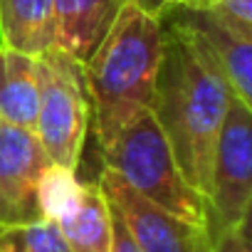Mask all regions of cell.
Masks as SVG:
<instances>
[{
	"mask_svg": "<svg viewBox=\"0 0 252 252\" xmlns=\"http://www.w3.org/2000/svg\"><path fill=\"white\" fill-rule=\"evenodd\" d=\"M161 23V60L151 114L163 131L186 181L205 198L213 151L235 99L220 67L181 30Z\"/></svg>",
	"mask_w": 252,
	"mask_h": 252,
	"instance_id": "cell-1",
	"label": "cell"
},
{
	"mask_svg": "<svg viewBox=\"0 0 252 252\" xmlns=\"http://www.w3.org/2000/svg\"><path fill=\"white\" fill-rule=\"evenodd\" d=\"M158 60V18L134 3H126L101 45L82 64L99 149L106 146L126 124L151 109Z\"/></svg>",
	"mask_w": 252,
	"mask_h": 252,
	"instance_id": "cell-2",
	"label": "cell"
},
{
	"mask_svg": "<svg viewBox=\"0 0 252 252\" xmlns=\"http://www.w3.org/2000/svg\"><path fill=\"white\" fill-rule=\"evenodd\" d=\"M101 161L104 168L114 171L149 203L181 220L208 227L205 198L181 173L151 109L101 146Z\"/></svg>",
	"mask_w": 252,
	"mask_h": 252,
	"instance_id": "cell-3",
	"label": "cell"
},
{
	"mask_svg": "<svg viewBox=\"0 0 252 252\" xmlns=\"http://www.w3.org/2000/svg\"><path fill=\"white\" fill-rule=\"evenodd\" d=\"M40 106L35 136L60 168L77 171L89 129V94L82 64L64 50H50L37 57Z\"/></svg>",
	"mask_w": 252,
	"mask_h": 252,
	"instance_id": "cell-4",
	"label": "cell"
},
{
	"mask_svg": "<svg viewBox=\"0 0 252 252\" xmlns=\"http://www.w3.org/2000/svg\"><path fill=\"white\" fill-rule=\"evenodd\" d=\"M252 203V106L230 101L213 151L205 208L208 230L220 235L250 220Z\"/></svg>",
	"mask_w": 252,
	"mask_h": 252,
	"instance_id": "cell-5",
	"label": "cell"
},
{
	"mask_svg": "<svg viewBox=\"0 0 252 252\" xmlns=\"http://www.w3.org/2000/svg\"><path fill=\"white\" fill-rule=\"evenodd\" d=\"M40 208L45 220L57 222L69 252H111L114 213L96 181L52 166L42 178Z\"/></svg>",
	"mask_w": 252,
	"mask_h": 252,
	"instance_id": "cell-6",
	"label": "cell"
},
{
	"mask_svg": "<svg viewBox=\"0 0 252 252\" xmlns=\"http://www.w3.org/2000/svg\"><path fill=\"white\" fill-rule=\"evenodd\" d=\"M96 183L139 252H213V235L208 227L181 220L149 203L114 171L101 168Z\"/></svg>",
	"mask_w": 252,
	"mask_h": 252,
	"instance_id": "cell-7",
	"label": "cell"
},
{
	"mask_svg": "<svg viewBox=\"0 0 252 252\" xmlns=\"http://www.w3.org/2000/svg\"><path fill=\"white\" fill-rule=\"evenodd\" d=\"M52 166L35 131L0 119V227L45 220L40 188Z\"/></svg>",
	"mask_w": 252,
	"mask_h": 252,
	"instance_id": "cell-8",
	"label": "cell"
},
{
	"mask_svg": "<svg viewBox=\"0 0 252 252\" xmlns=\"http://www.w3.org/2000/svg\"><path fill=\"white\" fill-rule=\"evenodd\" d=\"M158 20L181 30L225 74L235 99L252 106V35L237 30L210 10L171 5Z\"/></svg>",
	"mask_w": 252,
	"mask_h": 252,
	"instance_id": "cell-9",
	"label": "cell"
},
{
	"mask_svg": "<svg viewBox=\"0 0 252 252\" xmlns=\"http://www.w3.org/2000/svg\"><path fill=\"white\" fill-rule=\"evenodd\" d=\"M129 0H55L57 47L84 64Z\"/></svg>",
	"mask_w": 252,
	"mask_h": 252,
	"instance_id": "cell-10",
	"label": "cell"
},
{
	"mask_svg": "<svg viewBox=\"0 0 252 252\" xmlns=\"http://www.w3.org/2000/svg\"><path fill=\"white\" fill-rule=\"evenodd\" d=\"M0 47L30 57L57 50L55 0H0Z\"/></svg>",
	"mask_w": 252,
	"mask_h": 252,
	"instance_id": "cell-11",
	"label": "cell"
},
{
	"mask_svg": "<svg viewBox=\"0 0 252 252\" xmlns=\"http://www.w3.org/2000/svg\"><path fill=\"white\" fill-rule=\"evenodd\" d=\"M40 106L37 57L0 47V119L35 131Z\"/></svg>",
	"mask_w": 252,
	"mask_h": 252,
	"instance_id": "cell-12",
	"label": "cell"
},
{
	"mask_svg": "<svg viewBox=\"0 0 252 252\" xmlns=\"http://www.w3.org/2000/svg\"><path fill=\"white\" fill-rule=\"evenodd\" d=\"M0 252H69L57 222L35 220L0 227Z\"/></svg>",
	"mask_w": 252,
	"mask_h": 252,
	"instance_id": "cell-13",
	"label": "cell"
},
{
	"mask_svg": "<svg viewBox=\"0 0 252 252\" xmlns=\"http://www.w3.org/2000/svg\"><path fill=\"white\" fill-rule=\"evenodd\" d=\"M203 10H210L237 30L252 35V0H208Z\"/></svg>",
	"mask_w": 252,
	"mask_h": 252,
	"instance_id": "cell-14",
	"label": "cell"
},
{
	"mask_svg": "<svg viewBox=\"0 0 252 252\" xmlns=\"http://www.w3.org/2000/svg\"><path fill=\"white\" fill-rule=\"evenodd\" d=\"M213 252H252L250 245V220L213 237Z\"/></svg>",
	"mask_w": 252,
	"mask_h": 252,
	"instance_id": "cell-15",
	"label": "cell"
},
{
	"mask_svg": "<svg viewBox=\"0 0 252 252\" xmlns=\"http://www.w3.org/2000/svg\"><path fill=\"white\" fill-rule=\"evenodd\" d=\"M111 252H139L131 235L126 232V227L121 225V220L114 215V245H111Z\"/></svg>",
	"mask_w": 252,
	"mask_h": 252,
	"instance_id": "cell-16",
	"label": "cell"
},
{
	"mask_svg": "<svg viewBox=\"0 0 252 252\" xmlns=\"http://www.w3.org/2000/svg\"><path fill=\"white\" fill-rule=\"evenodd\" d=\"M129 3L139 5L141 10H146V13L154 15V18H161L171 5H176V0H129Z\"/></svg>",
	"mask_w": 252,
	"mask_h": 252,
	"instance_id": "cell-17",
	"label": "cell"
},
{
	"mask_svg": "<svg viewBox=\"0 0 252 252\" xmlns=\"http://www.w3.org/2000/svg\"><path fill=\"white\" fill-rule=\"evenodd\" d=\"M208 0H176V5H183V8H205Z\"/></svg>",
	"mask_w": 252,
	"mask_h": 252,
	"instance_id": "cell-18",
	"label": "cell"
}]
</instances>
